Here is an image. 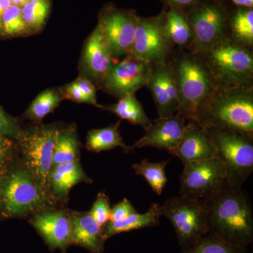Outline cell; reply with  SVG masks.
<instances>
[{
  "label": "cell",
  "mask_w": 253,
  "mask_h": 253,
  "mask_svg": "<svg viewBox=\"0 0 253 253\" xmlns=\"http://www.w3.org/2000/svg\"><path fill=\"white\" fill-rule=\"evenodd\" d=\"M201 201L207 214L208 231L236 246L251 242L253 205L241 186L226 181L217 192Z\"/></svg>",
  "instance_id": "1"
},
{
  "label": "cell",
  "mask_w": 253,
  "mask_h": 253,
  "mask_svg": "<svg viewBox=\"0 0 253 253\" xmlns=\"http://www.w3.org/2000/svg\"><path fill=\"white\" fill-rule=\"evenodd\" d=\"M196 122L204 128L253 135V86H216L200 105Z\"/></svg>",
  "instance_id": "2"
},
{
  "label": "cell",
  "mask_w": 253,
  "mask_h": 253,
  "mask_svg": "<svg viewBox=\"0 0 253 253\" xmlns=\"http://www.w3.org/2000/svg\"><path fill=\"white\" fill-rule=\"evenodd\" d=\"M169 63L177 91V114L188 121H196L200 105L216 85L212 74L199 54L189 51L176 56Z\"/></svg>",
  "instance_id": "3"
},
{
  "label": "cell",
  "mask_w": 253,
  "mask_h": 253,
  "mask_svg": "<svg viewBox=\"0 0 253 253\" xmlns=\"http://www.w3.org/2000/svg\"><path fill=\"white\" fill-rule=\"evenodd\" d=\"M212 74L216 85L253 86V54L251 48L229 36L198 54Z\"/></svg>",
  "instance_id": "4"
},
{
  "label": "cell",
  "mask_w": 253,
  "mask_h": 253,
  "mask_svg": "<svg viewBox=\"0 0 253 253\" xmlns=\"http://www.w3.org/2000/svg\"><path fill=\"white\" fill-rule=\"evenodd\" d=\"M204 129L225 168L226 181L232 185L242 186L253 171V135L215 128Z\"/></svg>",
  "instance_id": "5"
},
{
  "label": "cell",
  "mask_w": 253,
  "mask_h": 253,
  "mask_svg": "<svg viewBox=\"0 0 253 253\" xmlns=\"http://www.w3.org/2000/svg\"><path fill=\"white\" fill-rule=\"evenodd\" d=\"M49 203L47 191L28 169H16L3 178L1 205L6 217L42 211Z\"/></svg>",
  "instance_id": "6"
},
{
  "label": "cell",
  "mask_w": 253,
  "mask_h": 253,
  "mask_svg": "<svg viewBox=\"0 0 253 253\" xmlns=\"http://www.w3.org/2000/svg\"><path fill=\"white\" fill-rule=\"evenodd\" d=\"M185 10L192 30V42L189 49L191 52H204L229 36L230 14L224 6L216 0H204Z\"/></svg>",
  "instance_id": "7"
},
{
  "label": "cell",
  "mask_w": 253,
  "mask_h": 253,
  "mask_svg": "<svg viewBox=\"0 0 253 253\" xmlns=\"http://www.w3.org/2000/svg\"><path fill=\"white\" fill-rule=\"evenodd\" d=\"M59 129L54 126H39L21 131L18 139L28 170L44 189H49L50 172Z\"/></svg>",
  "instance_id": "8"
},
{
  "label": "cell",
  "mask_w": 253,
  "mask_h": 253,
  "mask_svg": "<svg viewBox=\"0 0 253 253\" xmlns=\"http://www.w3.org/2000/svg\"><path fill=\"white\" fill-rule=\"evenodd\" d=\"M161 216L172 223L183 244H195L208 231L207 214L202 201L179 196L161 206Z\"/></svg>",
  "instance_id": "9"
},
{
  "label": "cell",
  "mask_w": 253,
  "mask_h": 253,
  "mask_svg": "<svg viewBox=\"0 0 253 253\" xmlns=\"http://www.w3.org/2000/svg\"><path fill=\"white\" fill-rule=\"evenodd\" d=\"M166 10L151 17L139 16L129 55L151 63L168 62L173 45L166 32Z\"/></svg>",
  "instance_id": "10"
},
{
  "label": "cell",
  "mask_w": 253,
  "mask_h": 253,
  "mask_svg": "<svg viewBox=\"0 0 253 253\" xmlns=\"http://www.w3.org/2000/svg\"><path fill=\"white\" fill-rule=\"evenodd\" d=\"M226 180L225 168L217 156L189 163L179 179V195L203 201L217 192Z\"/></svg>",
  "instance_id": "11"
},
{
  "label": "cell",
  "mask_w": 253,
  "mask_h": 253,
  "mask_svg": "<svg viewBox=\"0 0 253 253\" xmlns=\"http://www.w3.org/2000/svg\"><path fill=\"white\" fill-rule=\"evenodd\" d=\"M139 16L132 9L108 4L101 10L98 26L114 57L130 54Z\"/></svg>",
  "instance_id": "12"
},
{
  "label": "cell",
  "mask_w": 253,
  "mask_h": 253,
  "mask_svg": "<svg viewBox=\"0 0 253 253\" xmlns=\"http://www.w3.org/2000/svg\"><path fill=\"white\" fill-rule=\"evenodd\" d=\"M152 63L127 55L122 61L114 62L101 84L106 92L118 99L147 85Z\"/></svg>",
  "instance_id": "13"
},
{
  "label": "cell",
  "mask_w": 253,
  "mask_h": 253,
  "mask_svg": "<svg viewBox=\"0 0 253 253\" xmlns=\"http://www.w3.org/2000/svg\"><path fill=\"white\" fill-rule=\"evenodd\" d=\"M161 118L177 114L179 100L169 63H152L147 85Z\"/></svg>",
  "instance_id": "14"
},
{
  "label": "cell",
  "mask_w": 253,
  "mask_h": 253,
  "mask_svg": "<svg viewBox=\"0 0 253 253\" xmlns=\"http://www.w3.org/2000/svg\"><path fill=\"white\" fill-rule=\"evenodd\" d=\"M186 120L179 115L152 121L145 134L132 148L151 147L168 151L170 154L180 142L186 126Z\"/></svg>",
  "instance_id": "15"
},
{
  "label": "cell",
  "mask_w": 253,
  "mask_h": 253,
  "mask_svg": "<svg viewBox=\"0 0 253 253\" xmlns=\"http://www.w3.org/2000/svg\"><path fill=\"white\" fill-rule=\"evenodd\" d=\"M183 166L217 156L215 146L209 134L196 121H188L180 142L170 153Z\"/></svg>",
  "instance_id": "16"
},
{
  "label": "cell",
  "mask_w": 253,
  "mask_h": 253,
  "mask_svg": "<svg viewBox=\"0 0 253 253\" xmlns=\"http://www.w3.org/2000/svg\"><path fill=\"white\" fill-rule=\"evenodd\" d=\"M31 222L52 249L65 250L71 243V217L65 211H41Z\"/></svg>",
  "instance_id": "17"
},
{
  "label": "cell",
  "mask_w": 253,
  "mask_h": 253,
  "mask_svg": "<svg viewBox=\"0 0 253 253\" xmlns=\"http://www.w3.org/2000/svg\"><path fill=\"white\" fill-rule=\"evenodd\" d=\"M114 58L97 25L84 46L83 63L86 73L91 79L101 84L114 63Z\"/></svg>",
  "instance_id": "18"
},
{
  "label": "cell",
  "mask_w": 253,
  "mask_h": 253,
  "mask_svg": "<svg viewBox=\"0 0 253 253\" xmlns=\"http://www.w3.org/2000/svg\"><path fill=\"white\" fill-rule=\"evenodd\" d=\"M71 243L93 253H102L104 239L102 227L89 212H74L71 216Z\"/></svg>",
  "instance_id": "19"
},
{
  "label": "cell",
  "mask_w": 253,
  "mask_h": 253,
  "mask_svg": "<svg viewBox=\"0 0 253 253\" xmlns=\"http://www.w3.org/2000/svg\"><path fill=\"white\" fill-rule=\"evenodd\" d=\"M91 183V179L86 175L79 161L63 163L53 167L50 172L49 189L58 197L66 198L70 190L80 182Z\"/></svg>",
  "instance_id": "20"
},
{
  "label": "cell",
  "mask_w": 253,
  "mask_h": 253,
  "mask_svg": "<svg viewBox=\"0 0 253 253\" xmlns=\"http://www.w3.org/2000/svg\"><path fill=\"white\" fill-rule=\"evenodd\" d=\"M161 217V206L152 204L149 211L143 214L136 212L122 220L108 221L102 226L103 237L104 239H109L111 236L121 233L157 226Z\"/></svg>",
  "instance_id": "21"
},
{
  "label": "cell",
  "mask_w": 253,
  "mask_h": 253,
  "mask_svg": "<svg viewBox=\"0 0 253 253\" xmlns=\"http://www.w3.org/2000/svg\"><path fill=\"white\" fill-rule=\"evenodd\" d=\"M166 29L173 46L189 49L193 34L185 9L168 7L166 10Z\"/></svg>",
  "instance_id": "22"
},
{
  "label": "cell",
  "mask_w": 253,
  "mask_h": 253,
  "mask_svg": "<svg viewBox=\"0 0 253 253\" xmlns=\"http://www.w3.org/2000/svg\"><path fill=\"white\" fill-rule=\"evenodd\" d=\"M121 121L101 129L89 131L86 136V147L89 151L100 153L117 147L122 148L126 153L133 150L132 146H128L123 141L119 131Z\"/></svg>",
  "instance_id": "23"
},
{
  "label": "cell",
  "mask_w": 253,
  "mask_h": 253,
  "mask_svg": "<svg viewBox=\"0 0 253 253\" xmlns=\"http://www.w3.org/2000/svg\"><path fill=\"white\" fill-rule=\"evenodd\" d=\"M103 109L114 113L121 119L129 121L131 124L140 126L144 130L152 124V121L146 116L142 104L136 99L135 94L123 96L116 104L103 106Z\"/></svg>",
  "instance_id": "24"
},
{
  "label": "cell",
  "mask_w": 253,
  "mask_h": 253,
  "mask_svg": "<svg viewBox=\"0 0 253 253\" xmlns=\"http://www.w3.org/2000/svg\"><path fill=\"white\" fill-rule=\"evenodd\" d=\"M229 36L236 42L251 48L253 45V8L239 7L229 16Z\"/></svg>",
  "instance_id": "25"
},
{
  "label": "cell",
  "mask_w": 253,
  "mask_h": 253,
  "mask_svg": "<svg viewBox=\"0 0 253 253\" xmlns=\"http://www.w3.org/2000/svg\"><path fill=\"white\" fill-rule=\"evenodd\" d=\"M79 142L76 130H59L55 144L53 167L63 163L79 161Z\"/></svg>",
  "instance_id": "26"
},
{
  "label": "cell",
  "mask_w": 253,
  "mask_h": 253,
  "mask_svg": "<svg viewBox=\"0 0 253 253\" xmlns=\"http://www.w3.org/2000/svg\"><path fill=\"white\" fill-rule=\"evenodd\" d=\"M170 159L162 162L151 163L144 159L140 163L133 165L132 168L136 175L144 176L153 191L160 196L168 182L166 167Z\"/></svg>",
  "instance_id": "27"
},
{
  "label": "cell",
  "mask_w": 253,
  "mask_h": 253,
  "mask_svg": "<svg viewBox=\"0 0 253 253\" xmlns=\"http://www.w3.org/2000/svg\"><path fill=\"white\" fill-rule=\"evenodd\" d=\"M63 97V92L59 89H46L38 95L30 105L26 116L32 121H41L59 106Z\"/></svg>",
  "instance_id": "28"
},
{
  "label": "cell",
  "mask_w": 253,
  "mask_h": 253,
  "mask_svg": "<svg viewBox=\"0 0 253 253\" xmlns=\"http://www.w3.org/2000/svg\"><path fill=\"white\" fill-rule=\"evenodd\" d=\"M50 0H29L21 6V14L28 33L41 31L49 16Z\"/></svg>",
  "instance_id": "29"
},
{
  "label": "cell",
  "mask_w": 253,
  "mask_h": 253,
  "mask_svg": "<svg viewBox=\"0 0 253 253\" xmlns=\"http://www.w3.org/2000/svg\"><path fill=\"white\" fill-rule=\"evenodd\" d=\"M1 31L6 36H18L28 33L27 27L23 21L21 6L11 4L0 17Z\"/></svg>",
  "instance_id": "30"
},
{
  "label": "cell",
  "mask_w": 253,
  "mask_h": 253,
  "mask_svg": "<svg viewBox=\"0 0 253 253\" xmlns=\"http://www.w3.org/2000/svg\"><path fill=\"white\" fill-rule=\"evenodd\" d=\"M236 246L212 234L199 240L186 253H236Z\"/></svg>",
  "instance_id": "31"
},
{
  "label": "cell",
  "mask_w": 253,
  "mask_h": 253,
  "mask_svg": "<svg viewBox=\"0 0 253 253\" xmlns=\"http://www.w3.org/2000/svg\"><path fill=\"white\" fill-rule=\"evenodd\" d=\"M111 210L109 196L104 192H99L89 214L97 224L102 227L109 221Z\"/></svg>",
  "instance_id": "32"
},
{
  "label": "cell",
  "mask_w": 253,
  "mask_h": 253,
  "mask_svg": "<svg viewBox=\"0 0 253 253\" xmlns=\"http://www.w3.org/2000/svg\"><path fill=\"white\" fill-rule=\"evenodd\" d=\"M21 131L17 123L0 107V136L18 138Z\"/></svg>",
  "instance_id": "33"
},
{
  "label": "cell",
  "mask_w": 253,
  "mask_h": 253,
  "mask_svg": "<svg viewBox=\"0 0 253 253\" xmlns=\"http://www.w3.org/2000/svg\"><path fill=\"white\" fill-rule=\"evenodd\" d=\"M77 84L78 87L82 91L84 97L86 98L87 104L93 105L97 108L103 109V106H101L96 101V87L92 82L87 78H78L77 81H74Z\"/></svg>",
  "instance_id": "34"
},
{
  "label": "cell",
  "mask_w": 253,
  "mask_h": 253,
  "mask_svg": "<svg viewBox=\"0 0 253 253\" xmlns=\"http://www.w3.org/2000/svg\"><path fill=\"white\" fill-rule=\"evenodd\" d=\"M136 211L133 207L130 201L124 199L119 204L115 205L111 208L109 221H117L122 220L131 214H134Z\"/></svg>",
  "instance_id": "35"
},
{
  "label": "cell",
  "mask_w": 253,
  "mask_h": 253,
  "mask_svg": "<svg viewBox=\"0 0 253 253\" xmlns=\"http://www.w3.org/2000/svg\"><path fill=\"white\" fill-rule=\"evenodd\" d=\"M12 152V141L9 137L0 136V175H4Z\"/></svg>",
  "instance_id": "36"
},
{
  "label": "cell",
  "mask_w": 253,
  "mask_h": 253,
  "mask_svg": "<svg viewBox=\"0 0 253 253\" xmlns=\"http://www.w3.org/2000/svg\"><path fill=\"white\" fill-rule=\"evenodd\" d=\"M63 95L67 99L75 101L76 103H84L87 104L86 98L84 97L82 91L78 87L77 84L75 82L70 83L65 87L64 91H63Z\"/></svg>",
  "instance_id": "37"
},
{
  "label": "cell",
  "mask_w": 253,
  "mask_h": 253,
  "mask_svg": "<svg viewBox=\"0 0 253 253\" xmlns=\"http://www.w3.org/2000/svg\"><path fill=\"white\" fill-rule=\"evenodd\" d=\"M161 1L166 4L167 7H176L186 9L199 4L204 0H161Z\"/></svg>",
  "instance_id": "38"
},
{
  "label": "cell",
  "mask_w": 253,
  "mask_h": 253,
  "mask_svg": "<svg viewBox=\"0 0 253 253\" xmlns=\"http://www.w3.org/2000/svg\"><path fill=\"white\" fill-rule=\"evenodd\" d=\"M231 1L239 7H253V0H231Z\"/></svg>",
  "instance_id": "39"
},
{
  "label": "cell",
  "mask_w": 253,
  "mask_h": 253,
  "mask_svg": "<svg viewBox=\"0 0 253 253\" xmlns=\"http://www.w3.org/2000/svg\"><path fill=\"white\" fill-rule=\"evenodd\" d=\"M11 4V0H0V17Z\"/></svg>",
  "instance_id": "40"
},
{
  "label": "cell",
  "mask_w": 253,
  "mask_h": 253,
  "mask_svg": "<svg viewBox=\"0 0 253 253\" xmlns=\"http://www.w3.org/2000/svg\"><path fill=\"white\" fill-rule=\"evenodd\" d=\"M29 0H11V4L17 5L18 6H21L25 3L27 2Z\"/></svg>",
  "instance_id": "41"
},
{
  "label": "cell",
  "mask_w": 253,
  "mask_h": 253,
  "mask_svg": "<svg viewBox=\"0 0 253 253\" xmlns=\"http://www.w3.org/2000/svg\"><path fill=\"white\" fill-rule=\"evenodd\" d=\"M3 178L4 175H0V205H1V185H2Z\"/></svg>",
  "instance_id": "42"
},
{
  "label": "cell",
  "mask_w": 253,
  "mask_h": 253,
  "mask_svg": "<svg viewBox=\"0 0 253 253\" xmlns=\"http://www.w3.org/2000/svg\"><path fill=\"white\" fill-rule=\"evenodd\" d=\"M0 31H1V24H0Z\"/></svg>",
  "instance_id": "43"
}]
</instances>
